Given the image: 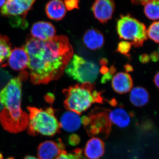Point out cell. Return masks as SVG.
I'll return each mask as SVG.
<instances>
[{"mask_svg":"<svg viewBox=\"0 0 159 159\" xmlns=\"http://www.w3.org/2000/svg\"><path fill=\"white\" fill-rule=\"evenodd\" d=\"M125 70L126 72H130V71H132L133 69L132 67L129 65H126L125 66Z\"/></svg>","mask_w":159,"mask_h":159,"instance_id":"32","label":"cell"},{"mask_svg":"<svg viewBox=\"0 0 159 159\" xmlns=\"http://www.w3.org/2000/svg\"><path fill=\"white\" fill-rule=\"evenodd\" d=\"M86 47L91 50H97L104 44L103 34L97 29H90L86 31L83 38Z\"/></svg>","mask_w":159,"mask_h":159,"instance_id":"17","label":"cell"},{"mask_svg":"<svg viewBox=\"0 0 159 159\" xmlns=\"http://www.w3.org/2000/svg\"><path fill=\"white\" fill-rule=\"evenodd\" d=\"M159 23L158 21L154 22L151 25L147 30V36L150 39L156 43H159Z\"/></svg>","mask_w":159,"mask_h":159,"instance_id":"22","label":"cell"},{"mask_svg":"<svg viewBox=\"0 0 159 159\" xmlns=\"http://www.w3.org/2000/svg\"><path fill=\"white\" fill-rule=\"evenodd\" d=\"M29 57L24 48H15L11 51L7 65L15 71H24L28 68Z\"/></svg>","mask_w":159,"mask_h":159,"instance_id":"12","label":"cell"},{"mask_svg":"<svg viewBox=\"0 0 159 159\" xmlns=\"http://www.w3.org/2000/svg\"><path fill=\"white\" fill-rule=\"evenodd\" d=\"M111 84L114 90L119 94L128 93L133 86V80L130 75L123 72L118 73L114 76Z\"/></svg>","mask_w":159,"mask_h":159,"instance_id":"13","label":"cell"},{"mask_svg":"<svg viewBox=\"0 0 159 159\" xmlns=\"http://www.w3.org/2000/svg\"><path fill=\"white\" fill-rule=\"evenodd\" d=\"M27 109L29 112L28 132L29 135L53 136L59 133L60 126L52 107L43 109L28 107Z\"/></svg>","mask_w":159,"mask_h":159,"instance_id":"4","label":"cell"},{"mask_svg":"<svg viewBox=\"0 0 159 159\" xmlns=\"http://www.w3.org/2000/svg\"><path fill=\"white\" fill-rule=\"evenodd\" d=\"M117 30L120 39L129 41L137 48L143 45L148 37L145 25L129 15L121 16L117 21Z\"/></svg>","mask_w":159,"mask_h":159,"instance_id":"5","label":"cell"},{"mask_svg":"<svg viewBox=\"0 0 159 159\" xmlns=\"http://www.w3.org/2000/svg\"><path fill=\"white\" fill-rule=\"evenodd\" d=\"M149 95L146 89L142 87H136L131 91L129 99L133 105L142 107L149 101Z\"/></svg>","mask_w":159,"mask_h":159,"instance_id":"19","label":"cell"},{"mask_svg":"<svg viewBox=\"0 0 159 159\" xmlns=\"http://www.w3.org/2000/svg\"><path fill=\"white\" fill-rule=\"evenodd\" d=\"M79 0H64V4L66 9L68 11H72L73 9H79Z\"/></svg>","mask_w":159,"mask_h":159,"instance_id":"25","label":"cell"},{"mask_svg":"<svg viewBox=\"0 0 159 159\" xmlns=\"http://www.w3.org/2000/svg\"><path fill=\"white\" fill-rule=\"evenodd\" d=\"M154 82L155 84L156 85L157 88H158L159 86V73H157L155 76L154 78Z\"/></svg>","mask_w":159,"mask_h":159,"instance_id":"31","label":"cell"},{"mask_svg":"<svg viewBox=\"0 0 159 159\" xmlns=\"http://www.w3.org/2000/svg\"><path fill=\"white\" fill-rule=\"evenodd\" d=\"M56 29L53 24L42 21L34 23L31 29L32 38L41 41L52 39L56 36Z\"/></svg>","mask_w":159,"mask_h":159,"instance_id":"11","label":"cell"},{"mask_svg":"<svg viewBox=\"0 0 159 159\" xmlns=\"http://www.w3.org/2000/svg\"><path fill=\"white\" fill-rule=\"evenodd\" d=\"M150 58L154 62H157L159 60V53L158 51H154L150 54Z\"/></svg>","mask_w":159,"mask_h":159,"instance_id":"30","label":"cell"},{"mask_svg":"<svg viewBox=\"0 0 159 159\" xmlns=\"http://www.w3.org/2000/svg\"><path fill=\"white\" fill-rule=\"evenodd\" d=\"M150 58L149 55L147 54H143L139 57L140 61L143 64L147 63L149 61Z\"/></svg>","mask_w":159,"mask_h":159,"instance_id":"28","label":"cell"},{"mask_svg":"<svg viewBox=\"0 0 159 159\" xmlns=\"http://www.w3.org/2000/svg\"><path fill=\"white\" fill-rule=\"evenodd\" d=\"M81 118L79 115L72 111L64 113L61 118L59 125L60 128L66 131L73 132L78 130L81 125Z\"/></svg>","mask_w":159,"mask_h":159,"instance_id":"15","label":"cell"},{"mask_svg":"<svg viewBox=\"0 0 159 159\" xmlns=\"http://www.w3.org/2000/svg\"><path fill=\"white\" fill-rule=\"evenodd\" d=\"M112 75L113 74H112L110 72H108L107 74H103V76H102L101 79V83L104 84L110 80L112 77Z\"/></svg>","mask_w":159,"mask_h":159,"instance_id":"27","label":"cell"},{"mask_svg":"<svg viewBox=\"0 0 159 159\" xmlns=\"http://www.w3.org/2000/svg\"><path fill=\"white\" fill-rule=\"evenodd\" d=\"M6 0H0V7H2L5 3H6Z\"/></svg>","mask_w":159,"mask_h":159,"instance_id":"34","label":"cell"},{"mask_svg":"<svg viewBox=\"0 0 159 159\" xmlns=\"http://www.w3.org/2000/svg\"><path fill=\"white\" fill-rule=\"evenodd\" d=\"M3 108H4V107L2 105V103L0 102V111L3 109Z\"/></svg>","mask_w":159,"mask_h":159,"instance_id":"35","label":"cell"},{"mask_svg":"<svg viewBox=\"0 0 159 159\" xmlns=\"http://www.w3.org/2000/svg\"><path fill=\"white\" fill-rule=\"evenodd\" d=\"M0 159H3V155L0 152Z\"/></svg>","mask_w":159,"mask_h":159,"instance_id":"36","label":"cell"},{"mask_svg":"<svg viewBox=\"0 0 159 159\" xmlns=\"http://www.w3.org/2000/svg\"><path fill=\"white\" fill-rule=\"evenodd\" d=\"M66 99L65 107L78 115L89 108L93 103H102L100 92L94 90L93 84L86 82L77 84L63 91Z\"/></svg>","mask_w":159,"mask_h":159,"instance_id":"3","label":"cell"},{"mask_svg":"<svg viewBox=\"0 0 159 159\" xmlns=\"http://www.w3.org/2000/svg\"><path fill=\"white\" fill-rule=\"evenodd\" d=\"M69 142L70 145L75 146L78 145L80 142V138L78 135L73 134L69 137Z\"/></svg>","mask_w":159,"mask_h":159,"instance_id":"26","label":"cell"},{"mask_svg":"<svg viewBox=\"0 0 159 159\" xmlns=\"http://www.w3.org/2000/svg\"><path fill=\"white\" fill-rule=\"evenodd\" d=\"M109 117L111 123L121 128H125L130 122V115L122 107L109 111Z\"/></svg>","mask_w":159,"mask_h":159,"instance_id":"18","label":"cell"},{"mask_svg":"<svg viewBox=\"0 0 159 159\" xmlns=\"http://www.w3.org/2000/svg\"><path fill=\"white\" fill-rule=\"evenodd\" d=\"M24 159H39L35 157L31 156H27L24 158Z\"/></svg>","mask_w":159,"mask_h":159,"instance_id":"33","label":"cell"},{"mask_svg":"<svg viewBox=\"0 0 159 159\" xmlns=\"http://www.w3.org/2000/svg\"><path fill=\"white\" fill-rule=\"evenodd\" d=\"M65 71L68 76L81 84H93L98 77L99 69L95 63L74 54Z\"/></svg>","mask_w":159,"mask_h":159,"instance_id":"7","label":"cell"},{"mask_svg":"<svg viewBox=\"0 0 159 159\" xmlns=\"http://www.w3.org/2000/svg\"><path fill=\"white\" fill-rule=\"evenodd\" d=\"M115 7L113 0H96L92 10L96 19L101 23H105L112 17Z\"/></svg>","mask_w":159,"mask_h":159,"instance_id":"10","label":"cell"},{"mask_svg":"<svg viewBox=\"0 0 159 159\" xmlns=\"http://www.w3.org/2000/svg\"><path fill=\"white\" fill-rule=\"evenodd\" d=\"M22 47L29 57L30 80L36 85L60 78L74 55L73 48L65 35L47 41L29 38Z\"/></svg>","mask_w":159,"mask_h":159,"instance_id":"1","label":"cell"},{"mask_svg":"<svg viewBox=\"0 0 159 159\" xmlns=\"http://www.w3.org/2000/svg\"><path fill=\"white\" fill-rule=\"evenodd\" d=\"M45 12L50 19L59 21L65 16L66 9L61 0H51L46 5Z\"/></svg>","mask_w":159,"mask_h":159,"instance_id":"14","label":"cell"},{"mask_svg":"<svg viewBox=\"0 0 159 159\" xmlns=\"http://www.w3.org/2000/svg\"><path fill=\"white\" fill-rule=\"evenodd\" d=\"M152 0H131L132 4L134 5H145L146 3Z\"/></svg>","mask_w":159,"mask_h":159,"instance_id":"29","label":"cell"},{"mask_svg":"<svg viewBox=\"0 0 159 159\" xmlns=\"http://www.w3.org/2000/svg\"><path fill=\"white\" fill-rule=\"evenodd\" d=\"M159 0H152L145 4L144 12L148 19L154 20L159 19Z\"/></svg>","mask_w":159,"mask_h":159,"instance_id":"21","label":"cell"},{"mask_svg":"<svg viewBox=\"0 0 159 159\" xmlns=\"http://www.w3.org/2000/svg\"><path fill=\"white\" fill-rule=\"evenodd\" d=\"M105 145L102 140L93 137L86 145L84 154L89 159H99L104 154Z\"/></svg>","mask_w":159,"mask_h":159,"instance_id":"16","label":"cell"},{"mask_svg":"<svg viewBox=\"0 0 159 159\" xmlns=\"http://www.w3.org/2000/svg\"><path fill=\"white\" fill-rule=\"evenodd\" d=\"M28 76L29 73L23 71L0 91V102L4 107L0 111V123L5 130L11 133L21 132L29 125V114L21 107L22 84Z\"/></svg>","mask_w":159,"mask_h":159,"instance_id":"2","label":"cell"},{"mask_svg":"<svg viewBox=\"0 0 159 159\" xmlns=\"http://www.w3.org/2000/svg\"><path fill=\"white\" fill-rule=\"evenodd\" d=\"M36 0H6L0 11L6 17H18L26 20L28 12L31 10Z\"/></svg>","mask_w":159,"mask_h":159,"instance_id":"8","label":"cell"},{"mask_svg":"<svg viewBox=\"0 0 159 159\" xmlns=\"http://www.w3.org/2000/svg\"><path fill=\"white\" fill-rule=\"evenodd\" d=\"M56 159H85L82 155V150L77 148L73 151L72 153L66 152L61 154Z\"/></svg>","mask_w":159,"mask_h":159,"instance_id":"23","label":"cell"},{"mask_svg":"<svg viewBox=\"0 0 159 159\" xmlns=\"http://www.w3.org/2000/svg\"><path fill=\"white\" fill-rule=\"evenodd\" d=\"M109 111V109L96 107L87 116L81 118V123L89 136H98L103 139L108 138L111 129Z\"/></svg>","mask_w":159,"mask_h":159,"instance_id":"6","label":"cell"},{"mask_svg":"<svg viewBox=\"0 0 159 159\" xmlns=\"http://www.w3.org/2000/svg\"><path fill=\"white\" fill-rule=\"evenodd\" d=\"M11 52V45L6 35H0V64L8 59Z\"/></svg>","mask_w":159,"mask_h":159,"instance_id":"20","label":"cell"},{"mask_svg":"<svg viewBox=\"0 0 159 159\" xmlns=\"http://www.w3.org/2000/svg\"><path fill=\"white\" fill-rule=\"evenodd\" d=\"M62 142L46 141L42 142L38 147L37 155L39 159H56L61 154L66 152Z\"/></svg>","mask_w":159,"mask_h":159,"instance_id":"9","label":"cell"},{"mask_svg":"<svg viewBox=\"0 0 159 159\" xmlns=\"http://www.w3.org/2000/svg\"><path fill=\"white\" fill-rule=\"evenodd\" d=\"M131 46L130 43L128 41H122L118 44L117 51L125 56H128L129 53L131 48Z\"/></svg>","mask_w":159,"mask_h":159,"instance_id":"24","label":"cell"},{"mask_svg":"<svg viewBox=\"0 0 159 159\" xmlns=\"http://www.w3.org/2000/svg\"><path fill=\"white\" fill-rule=\"evenodd\" d=\"M15 159L14 158H13V157H9V158H8V159Z\"/></svg>","mask_w":159,"mask_h":159,"instance_id":"37","label":"cell"}]
</instances>
